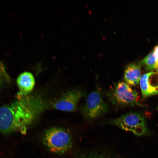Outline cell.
<instances>
[{
	"mask_svg": "<svg viewBox=\"0 0 158 158\" xmlns=\"http://www.w3.org/2000/svg\"><path fill=\"white\" fill-rule=\"evenodd\" d=\"M46 105L37 96L19 95L16 100L0 107V132L4 134L25 133Z\"/></svg>",
	"mask_w": 158,
	"mask_h": 158,
	"instance_id": "cell-1",
	"label": "cell"
},
{
	"mask_svg": "<svg viewBox=\"0 0 158 158\" xmlns=\"http://www.w3.org/2000/svg\"><path fill=\"white\" fill-rule=\"evenodd\" d=\"M43 143L51 152L65 153L72 147L73 141L69 132L66 129L54 127L47 130L43 138Z\"/></svg>",
	"mask_w": 158,
	"mask_h": 158,
	"instance_id": "cell-2",
	"label": "cell"
},
{
	"mask_svg": "<svg viewBox=\"0 0 158 158\" xmlns=\"http://www.w3.org/2000/svg\"><path fill=\"white\" fill-rule=\"evenodd\" d=\"M105 95L109 100L116 106H133L139 105L138 93L126 83L119 81L114 83Z\"/></svg>",
	"mask_w": 158,
	"mask_h": 158,
	"instance_id": "cell-3",
	"label": "cell"
},
{
	"mask_svg": "<svg viewBox=\"0 0 158 158\" xmlns=\"http://www.w3.org/2000/svg\"><path fill=\"white\" fill-rule=\"evenodd\" d=\"M84 117L89 120L97 118L109 111L108 105L104 101L100 89L97 88L88 95L85 102L80 107Z\"/></svg>",
	"mask_w": 158,
	"mask_h": 158,
	"instance_id": "cell-4",
	"label": "cell"
},
{
	"mask_svg": "<svg viewBox=\"0 0 158 158\" xmlns=\"http://www.w3.org/2000/svg\"><path fill=\"white\" fill-rule=\"evenodd\" d=\"M110 123L123 130L130 131L136 135L146 133L147 128L143 117L136 113H130L123 115L110 121Z\"/></svg>",
	"mask_w": 158,
	"mask_h": 158,
	"instance_id": "cell-5",
	"label": "cell"
},
{
	"mask_svg": "<svg viewBox=\"0 0 158 158\" xmlns=\"http://www.w3.org/2000/svg\"><path fill=\"white\" fill-rule=\"evenodd\" d=\"M85 94L79 89L70 90L52 103V107L56 109L65 111H74L77 108L79 99L85 96Z\"/></svg>",
	"mask_w": 158,
	"mask_h": 158,
	"instance_id": "cell-6",
	"label": "cell"
},
{
	"mask_svg": "<svg viewBox=\"0 0 158 158\" xmlns=\"http://www.w3.org/2000/svg\"><path fill=\"white\" fill-rule=\"evenodd\" d=\"M140 85L144 98L158 93V72L151 71L143 75L140 80Z\"/></svg>",
	"mask_w": 158,
	"mask_h": 158,
	"instance_id": "cell-7",
	"label": "cell"
},
{
	"mask_svg": "<svg viewBox=\"0 0 158 158\" xmlns=\"http://www.w3.org/2000/svg\"><path fill=\"white\" fill-rule=\"evenodd\" d=\"M16 83L19 90V95L25 96L29 95L32 91L35 81L34 77L31 73L25 72L18 76Z\"/></svg>",
	"mask_w": 158,
	"mask_h": 158,
	"instance_id": "cell-8",
	"label": "cell"
},
{
	"mask_svg": "<svg viewBox=\"0 0 158 158\" xmlns=\"http://www.w3.org/2000/svg\"><path fill=\"white\" fill-rule=\"evenodd\" d=\"M141 68L140 64L135 63H131L126 67L123 78L127 84L132 86L138 84L141 77Z\"/></svg>",
	"mask_w": 158,
	"mask_h": 158,
	"instance_id": "cell-9",
	"label": "cell"
},
{
	"mask_svg": "<svg viewBox=\"0 0 158 158\" xmlns=\"http://www.w3.org/2000/svg\"><path fill=\"white\" fill-rule=\"evenodd\" d=\"M157 60L154 56L153 51L142 60L140 63L143 66L147 71L155 69Z\"/></svg>",
	"mask_w": 158,
	"mask_h": 158,
	"instance_id": "cell-10",
	"label": "cell"
},
{
	"mask_svg": "<svg viewBox=\"0 0 158 158\" xmlns=\"http://www.w3.org/2000/svg\"><path fill=\"white\" fill-rule=\"evenodd\" d=\"M78 158H112L104 152H93L84 154L79 156Z\"/></svg>",
	"mask_w": 158,
	"mask_h": 158,
	"instance_id": "cell-11",
	"label": "cell"
},
{
	"mask_svg": "<svg viewBox=\"0 0 158 158\" xmlns=\"http://www.w3.org/2000/svg\"><path fill=\"white\" fill-rule=\"evenodd\" d=\"M9 77L3 63L0 60V85L5 81L9 79Z\"/></svg>",
	"mask_w": 158,
	"mask_h": 158,
	"instance_id": "cell-12",
	"label": "cell"
},
{
	"mask_svg": "<svg viewBox=\"0 0 158 158\" xmlns=\"http://www.w3.org/2000/svg\"><path fill=\"white\" fill-rule=\"evenodd\" d=\"M152 51L154 56L157 60V64L158 63V45H157L154 47Z\"/></svg>",
	"mask_w": 158,
	"mask_h": 158,
	"instance_id": "cell-13",
	"label": "cell"
},
{
	"mask_svg": "<svg viewBox=\"0 0 158 158\" xmlns=\"http://www.w3.org/2000/svg\"><path fill=\"white\" fill-rule=\"evenodd\" d=\"M155 69L158 72V63L156 65Z\"/></svg>",
	"mask_w": 158,
	"mask_h": 158,
	"instance_id": "cell-14",
	"label": "cell"
}]
</instances>
